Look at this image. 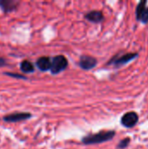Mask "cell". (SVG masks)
Segmentation results:
<instances>
[{"label":"cell","instance_id":"14","mask_svg":"<svg viewBox=\"0 0 148 149\" xmlns=\"http://www.w3.org/2000/svg\"><path fill=\"white\" fill-rule=\"evenodd\" d=\"M4 65V59L0 58V66L1 65Z\"/></svg>","mask_w":148,"mask_h":149},{"label":"cell","instance_id":"5","mask_svg":"<svg viewBox=\"0 0 148 149\" xmlns=\"http://www.w3.org/2000/svg\"><path fill=\"white\" fill-rule=\"evenodd\" d=\"M147 1L140 2L136 9V17L144 24L148 23V7L146 6Z\"/></svg>","mask_w":148,"mask_h":149},{"label":"cell","instance_id":"9","mask_svg":"<svg viewBox=\"0 0 148 149\" xmlns=\"http://www.w3.org/2000/svg\"><path fill=\"white\" fill-rule=\"evenodd\" d=\"M36 65L40 71L45 72V71L51 70V60L48 57H40L39 58H38L36 62Z\"/></svg>","mask_w":148,"mask_h":149},{"label":"cell","instance_id":"1","mask_svg":"<svg viewBox=\"0 0 148 149\" xmlns=\"http://www.w3.org/2000/svg\"><path fill=\"white\" fill-rule=\"evenodd\" d=\"M115 136L114 131H101L94 134H88L82 138V142L85 145L100 144L111 141Z\"/></svg>","mask_w":148,"mask_h":149},{"label":"cell","instance_id":"2","mask_svg":"<svg viewBox=\"0 0 148 149\" xmlns=\"http://www.w3.org/2000/svg\"><path fill=\"white\" fill-rule=\"evenodd\" d=\"M67 66H68L67 58L63 55H58L51 59V72L52 74H58L63 72L64 70H65Z\"/></svg>","mask_w":148,"mask_h":149},{"label":"cell","instance_id":"4","mask_svg":"<svg viewBox=\"0 0 148 149\" xmlns=\"http://www.w3.org/2000/svg\"><path fill=\"white\" fill-rule=\"evenodd\" d=\"M139 121V115L135 112H129L125 113L121 118V124L127 128L133 127Z\"/></svg>","mask_w":148,"mask_h":149},{"label":"cell","instance_id":"13","mask_svg":"<svg viewBox=\"0 0 148 149\" xmlns=\"http://www.w3.org/2000/svg\"><path fill=\"white\" fill-rule=\"evenodd\" d=\"M7 75H10V76H16V78H24L23 76L21 75H17V74H13V73H6Z\"/></svg>","mask_w":148,"mask_h":149},{"label":"cell","instance_id":"12","mask_svg":"<svg viewBox=\"0 0 148 149\" xmlns=\"http://www.w3.org/2000/svg\"><path fill=\"white\" fill-rule=\"evenodd\" d=\"M130 144V138H126L123 139L118 145V148L120 149H124L128 147V145Z\"/></svg>","mask_w":148,"mask_h":149},{"label":"cell","instance_id":"8","mask_svg":"<svg viewBox=\"0 0 148 149\" xmlns=\"http://www.w3.org/2000/svg\"><path fill=\"white\" fill-rule=\"evenodd\" d=\"M85 17L92 23H100L104 20V15L99 10H92L85 15Z\"/></svg>","mask_w":148,"mask_h":149},{"label":"cell","instance_id":"7","mask_svg":"<svg viewBox=\"0 0 148 149\" xmlns=\"http://www.w3.org/2000/svg\"><path fill=\"white\" fill-rule=\"evenodd\" d=\"M31 114L28 113H13L5 115L3 119L4 121H7V122H17V121L27 120L31 118Z\"/></svg>","mask_w":148,"mask_h":149},{"label":"cell","instance_id":"6","mask_svg":"<svg viewBox=\"0 0 148 149\" xmlns=\"http://www.w3.org/2000/svg\"><path fill=\"white\" fill-rule=\"evenodd\" d=\"M79 64V66L82 69L87 71V70H91V69L94 68L97 65L98 61L94 57L88 56V55H84V56L80 57Z\"/></svg>","mask_w":148,"mask_h":149},{"label":"cell","instance_id":"3","mask_svg":"<svg viewBox=\"0 0 148 149\" xmlns=\"http://www.w3.org/2000/svg\"><path fill=\"white\" fill-rule=\"evenodd\" d=\"M138 53H133V52H129V53H126L124 55H121L120 57L116 56L113 58H112L109 62L108 65H114L117 67L119 66H122L123 65L127 64L128 62H130L131 60H133V58H137Z\"/></svg>","mask_w":148,"mask_h":149},{"label":"cell","instance_id":"11","mask_svg":"<svg viewBox=\"0 0 148 149\" xmlns=\"http://www.w3.org/2000/svg\"><path fill=\"white\" fill-rule=\"evenodd\" d=\"M20 69L25 73H31L34 72V65L29 60H23L20 63Z\"/></svg>","mask_w":148,"mask_h":149},{"label":"cell","instance_id":"10","mask_svg":"<svg viewBox=\"0 0 148 149\" xmlns=\"http://www.w3.org/2000/svg\"><path fill=\"white\" fill-rule=\"evenodd\" d=\"M18 4L17 1L14 0H2L0 1V7L5 12H10L14 10Z\"/></svg>","mask_w":148,"mask_h":149}]
</instances>
